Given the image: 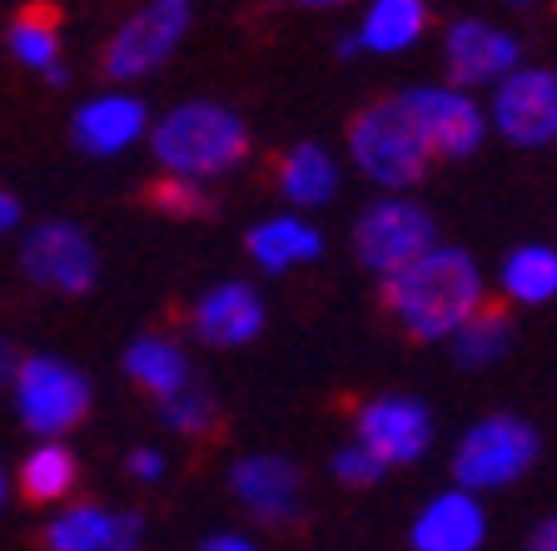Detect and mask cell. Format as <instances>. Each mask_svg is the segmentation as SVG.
Here are the masks:
<instances>
[{"instance_id": "6da1fadb", "label": "cell", "mask_w": 557, "mask_h": 551, "mask_svg": "<svg viewBox=\"0 0 557 551\" xmlns=\"http://www.w3.org/2000/svg\"><path fill=\"white\" fill-rule=\"evenodd\" d=\"M383 309L394 313V323L418 343H453L487 309L483 268L473 264L468 249L438 243L413 268L383 284Z\"/></svg>"}, {"instance_id": "7a4b0ae2", "label": "cell", "mask_w": 557, "mask_h": 551, "mask_svg": "<svg viewBox=\"0 0 557 551\" xmlns=\"http://www.w3.org/2000/svg\"><path fill=\"white\" fill-rule=\"evenodd\" d=\"M150 150L164 179L209 184L249 160V125L220 100H185L154 120Z\"/></svg>"}, {"instance_id": "3957f363", "label": "cell", "mask_w": 557, "mask_h": 551, "mask_svg": "<svg viewBox=\"0 0 557 551\" xmlns=\"http://www.w3.org/2000/svg\"><path fill=\"white\" fill-rule=\"evenodd\" d=\"M348 154H354V170L363 179H373L379 189H413L433 164V150L423 129L413 125V115L404 110V100H379L369 110L354 115L348 125Z\"/></svg>"}, {"instance_id": "277c9868", "label": "cell", "mask_w": 557, "mask_h": 551, "mask_svg": "<svg viewBox=\"0 0 557 551\" xmlns=\"http://www.w3.org/2000/svg\"><path fill=\"white\" fill-rule=\"evenodd\" d=\"M537 452H543V442H537V427L528 417H512V413L483 417L453 448V487H463L473 497L512 487L518 477L533 472Z\"/></svg>"}, {"instance_id": "5b68a950", "label": "cell", "mask_w": 557, "mask_h": 551, "mask_svg": "<svg viewBox=\"0 0 557 551\" xmlns=\"http://www.w3.org/2000/svg\"><path fill=\"white\" fill-rule=\"evenodd\" d=\"M433 249H438V224L408 195H383L373 204H363V214L354 218V253L383 284L398 278L404 268H413Z\"/></svg>"}, {"instance_id": "8992f818", "label": "cell", "mask_w": 557, "mask_h": 551, "mask_svg": "<svg viewBox=\"0 0 557 551\" xmlns=\"http://www.w3.org/2000/svg\"><path fill=\"white\" fill-rule=\"evenodd\" d=\"M15 413L35 437L60 442L70 427H81L90 413V378L75 373L55 353H30L15 367Z\"/></svg>"}, {"instance_id": "52a82bcc", "label": "cell", "mask_w": 557, "mask_h": 551, "mask_svg": "<svg viewBox=\"0 0 557 551\" xmlns=\"http://www.w3.org/2000/svg\"><path fill=\"white\" fill-rule=\"evenodd\" d=\"M189 21H195V11H189L185 0H154V5H139V11L125 15V21L115 25V35H110V46H104V55H100L104 75H110L115 85L154 75V70L180 50Z\"/></svg>"}, {"instance_id": "ba28073f", "label": "cell", "mask_w": 557, "mask_h": 551, "mask_svg": "<svg viewBox=\"0 0 557 551\" xmlns=\"http://www.w3.org/2000/svg\"><path fill=\"white\" fill-rule=\"evenodd\" d=\"M398 100L413 115V125L423 129L433 160H468L483 150L487 129H493L487 104H478L458 85H413V90H398Z\"/></svg>"}, {"instance_id": "9c48e42d", "label": "cell", "mask_w": 557, "mask_h": 551, "mask_svg": "<svg viewBox=\"0 0 557 551\" xmlns=\"http://www.w3.org/2000/svg\"><path fill=\"white\" fill-rule=\"evenodd\" d=\"M487 125L518 150L557 145V70L522 65L518 75H508L487 100Z\"/></svg>"}, {"instance_id": "30bf717a", "label": "cell", "mask_w": 557, "mask_h": 551, "mask_svg": "<svg viewBox=\"0 0 557 551\" xmlns=\"http://www.w3.org/2000/svg\"><path fill=\"white\" fill-rule=\"evenodd\" d=\"M21 268L30 284L50 288V293H90L100 278V253H95L90 234L70 218H46L35 224L21 243Z\"/></svg>"}, {"instance_id": "8fae6325", "label": "cell", "mask_w": 557, "mask_h": 551, "mask_svg": "<svg viewBox=\"0 0 557 551\" xmlns=\"http://www.w3.org/2000/svg\"><path fill=\"white\" fill-rule=\"evenodd\" d=\"M354 442L373 452L383 467H408L429 452L433 442V413L408 392H379L359 402L354 413Z\"/></svg>"}, {"instance_id": "7c38bea8", "label": "cell", "mask_w": 557, "mask_h": 551, "mask_svg": "<svg viewBox=\"0 0 557 551\" xmlns=\"http://www.w3.org/2000/svg\"><path fill=\"white\" fill-rule=\"evenodd\" d=\"M522 46L518 35H508L493 21H453L443 35V65H448V85L458 90H498L508 75H518Z\"/></svg>"}, {"instance_id": "4fadbf2b", "label": "cell", "mask_w": 557, "mask_h": 551, "mask_svg": "<svg viewBox=\"0 0 557 551\" xmlns=\"http://www.w3.org/2000/svg\"><path fill=\"white\" fill-rule=\"evenodd\" d=\"M230 492L244 502V512L264 527H294L304 512V472L289 458L255 452L239 458L230 472Z\"/></svg>"}, {"instance_id": "5bb4252c", "label": "cell", "mask_w": 557, "mask_h": 551, "mask_svg": "<svg viewBox=\"0 0 557 551\" xmlns=\"http://www.w3.org/2000/svg\"><path fill=\"white\" fill-rule=\"evenodd\" d=\"M145 135H150V110L129 90L95 95V100H85L81 110H75V120H70L75 150L95 154V160H115V154L135 150Z\"/></svg>"}, {"instance_id": "9a60e30c", "label": "cell", "mask_w": 557, "mask_h": 551, "mask_svg": "<svg viewBox=\"0 0 557 551\" xmlns=\"http://www.w3.org/2000/svg\"><path fill=\"white\" fill-rule=\"evenodd\" d=\"M189 334L205 348H244L264 334V299L255 284L230 278V284L205 288L189 309Z\"/></svg>"}, {"instance_id": "2e32d148", "label": "cell", "mask_w": 557, "mask_h": 551, "mask_svg": "<svg viewBox=\"0 0 557 551\" xmlns=\"http://www.w3.org/2000/svg\"><path fill=\"white\" fill-rule=\"evenodd\" d=\"M408 541H413V551H483L487 512L473 492L448 487V492H438V497L423 502V512L413 517Z\"/></svg>"}, {"instance_id": "e0dca14e", "label": "cell", "mask_w": 557, "mask_h": 551, "mask_svg": "<svg viewBox=\"0 0 557 551\" xmlns=\"http://www.w3.org/2000/svg\"><path fill=\"white\" fill-rule=\"evenodd\" d=\"M244 249H249V259H255L259 268H269V274H289V268L313 264V259L324 253V234L299 214H274V218H259L255 229H249Z\"/></svg>"}, {"instance_id": "ac0fdd59", "label": "cell", "mask_w": 557, "mask_h": 551, "mask_svg": "<svg viewBox=\"0 0 557 551\" xmlns=\"http://www.w3.org/2000/svg\"><path fill=\"white\" fill-rule=\"evenodd\" d=\"M125 373H129V383H135L139 392H150L154 402L180 398V392L195 383L185 348L164 334H139L135 343L125 348Z\"/></svg>"}, {"instance_id": "d6986e66", "label": "cell", "mask_w": 557, "mask_h": 551, "mask_svg": "<svg viewBox=\"0 0 557 551\" xmlns=\"http://www.w3.org/2000/svg\"><path fill=\"white\" fill-rule=\"evenodd\" d=\"M274 179H278V195L289 199L294 209H319L338 195V164L324 145H294L274 164Z\"/></svg>"}, {"instance_id": "ffe728a7", "label": "cell", "mask_w": 557, "mask_h": 551, "mask_svg": "<svg viewBox=\"0 0 557 551\" xmlns=\"http://www.w3.org/2000/svg\"><path fill=\"white\" fill-rule=\"evenodd\" d=\"M423 30H429V5L423 0H379L359 21V50L398 55V50L418 46Z\"/></svg>"}, {"instance_id": "44dd1931", "label": "cell", "mask_w": 557, "mask_h": 551, "mask_svg": "<svg viewBox=\"0 0 557 551\" xmlns=\"http://www.w3.org/2000/svg\"><path fill=\"white\" fill-rule=\"evenodd\" d=\"M498 288H503V299L522 303V309L553 303L557 299V249L553 243H522V249H512L498 268Z\"/></svg>"}, {"instance_id": "7402d4cb", "label": "cell", "mask_w": 557, "mask_h": 551, "mask_svg": "<svg viewBox=\"0 0 557 551\" xmlns=\"http://www.w3.org/2000/svg\"><path fill=\"white\" fill-rule=\"evenodd\" d=\"M115 522L120 512L75 502L46 522V551H115Z\"/></svg>"}, {"instance_id": "603a6c76", "label": "cell", "mask_w": 557, "mask_h": 551, "mask_svg": "<svg viewBox=\"0 0 557 551\" xmlns=\"http://www.w3.org/2000/svg\"><path fill=\"white\" fill-rule=\"evenodd\" d=\"M75 483H81V462L65 442H35L30 458L21 462V492L40 506L65 502L75 492Z\"/></svg>"}, {"instance_id": "cb8c5ba5", "label": "cell", "mask_w": 557, "mask_h": 551, "mask_svg": "<svg viewBox=\"0 0 557 551\" xmlns=\"http://www.w3.org/2000/svg\"><path fill=\"white\" fill-rule=\"evenodd\" d=\"M11 55L25 70L46 75L50 85L65 80V65H60V25L50 11H21L11 21Z\"/></svg>"}, {"instance_id": "d4e9b609", "label": "cell", "mask_w": 557, "mask_h": 551, "mask_svg": "<svg viewBox=\"0 0 557 551\" xmlns=\"http://www.w3.org/2000/svg\"><path fill=\"white\" fill-rule=\"evenodd\" d=\"M512 348V318L508 309L498 303H487L473 323H468L463 334L453 338V363L458 367H493L503 353Z\"/></svg>"}, {"instance_id": "484cf974", "label": "cell", "mask_w": 557, "mask_h": 551, "mask_svg": "<svg viewBox=\"0 0 557 551\" xmlns=\"http://www.w3.org/2000/svg\"><path fill=\"white\" fill-rule=\"evenodd\" d=\"M160 417H164V427L180 433V437H209L214 427H220V402H214V392L195 378L180 398L160 402Z\"/></svg>"}, {"instance_id": "4316f807", "label": "cell", "mask_w": 557, "mask_h": 551, "mask_svg": "<svg viewBox=\"0 0 557 551\" xmlns=\"http://www.w3.org/2000/svg\"><path fill=\"white\" fill-rule=\"evenodd\" d=\"M150 204L170 218H205L214 214V199H209L205 184H189V179H160L150 184Z\"/></svg>"}, {"instance_id": "83f0119b", "label": "cell", "mask_w": 557, "mask_h": 551, "mask_svg": "<svg viewBox=\"0 0 557 551\" xmlns=\"http://www.w3.org/2000/svg\"><path fill=\"white\" fill-rule=\"evenodd\" d=\"M383 472H388V467H383V462L373 458L363 442H348V448L334 452V477H338L344 487H373Z\"/></svg>"}, {"instance_id": "f1b7e54d", "label": "cell", "mask_w": 557, "mask_h": 551, "mask_svg": "<svg viewBox=\"0 0 557 551\" xmlns=\"http://www.w3.org/2000/svg\"><path fill=\"white\" fill-rule=\"evenodd\" d=\"M129 477H135V483H160L164 477V452L160 448H135L129 452Z\"/></svg>"}, {"instance_id": "f546056e", "label": "cell", "mask_w": 557, "mask_h": 551, "mask_svg": "<svg viewBox=\"0 0 557 551\" xmlns=\"http://www.w3.org/2000/svg\"><path fill=\"white\" fill-rule=\"evenodd\" d=\"M139 537H145V517H139V512H120V522H115V551H139Z\"/></svg>"}, {"instance_id": "4dcf8cb0", "label": "cell", "mask_w": 557, "mask_h": 551, "mask_svg": "<svg viewBox=\"0 0 557 551\" xmlns=\"http://www.w3.org/2000/svg\"><path fill=\"white\" fill-rule=\"evenodd\" d=\"M199 551H264V547H255V541L239 537V531H214V537H209Z\"/></svg>"}, {"instance_id": "1f68e13d", "label": "cell", "mask_w": 557, "mask_h": 551, "mask_svg": "<svg viewBox=\"0 0 557 551\" xmlns=\"http://www.w3.org/2000/svg\"><path fill=\"white\" fill-rule=\"evenodd\" d=\"M11 229H21V199H15L11 189H0V239Z\"/></svg>"}, {"instance_id": "d6a6232c", "label": "cell", "mask_w": 557, "mask_h": 551, "mask_svg": "<svg viewBox=\"0 0 557 551\" xmlns=\"http://www.w3.org/2000/svg\"><path fill=\"white\" fill-rule=\"evenodd\" d=\"M522 551H557V517H547L543 527L528 537V547H522Z\"/></svg>"}, {"instance_id": "836d02e7", "label": "cell", "mask_w": 557, "mask_h": 551, "mask_svg": "<svg viewBox=\"0 0 557 551\" xmlns=\"http://www.w3.org/2000/svg\"><path fill=\"white\" fill-rule=\"evenodd\" d=\"M15 367H21V363L11 358V348L0 343V388H5V383H15Z\"/></svg>"}, {"instance_id": "e575fe53", "label": "cell", "mask_w": 557, "mask_h": 551, "mask_svg": "<svg viewBox=\"0 0 557 551\" xmlns=\"http://www.w3.org/2000/svg\"><path fill=\"white\" fill-rule=\"evenodd\" d=\"M0 506H5V467H0Z\"/></svg>"}]
</instances>
